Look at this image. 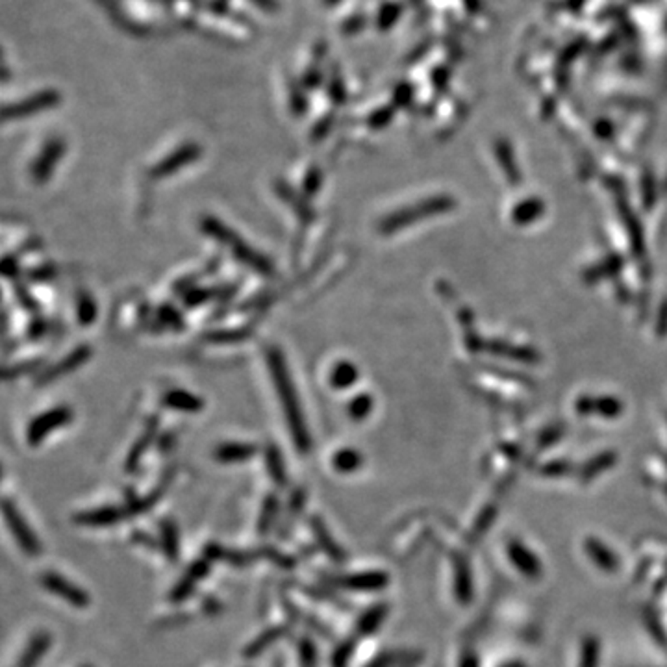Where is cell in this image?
Wrapping results in <instances>:
<instances>
[{
    "instance_id": "6da1fadb",
    "label": "cell",
    "mask_w": 667,
    "mask_h": 667,
    "mask_svg": "<svg viewBox=\"0 0 667 667\" xmlns=\"http://www.w3.org/2000/svg\"><path fill=\"white\" fill-rule=\"evenodd\" d=\"M269 363L271 371H273L274 384H276V391H278L280 395V403H282V408H284L285 412V419H288L291 434H293V440H295L297 447H299L302 452H306V450L310 449V438H308V430H306L304 417H302V412H300L299 398H297L293 384H291L290 372H288V368H285L284 358L280 356L278 352L273 351L269 354Z\"/></svg>"
},
{
    "instance_id": "7a4b0ae2",
    "label": "cell",
    "mask_w": 667,
    "mask_h": 667,
    "mask_svg": "<svg viewBox=\"0 0 667 667\" xmlns=\"http://www.w3.org/2000/svg\"><path fill=\"white\" fill-rule=\"evenodd\" d=\"M2 513H4L6 525H8V528H10L11 534H13V538L17 539L19 547H21L26 554H30V556L41 554V544H39V539L36 538L34 530L28 527V523L22 518V513L17 510L15 504H11L10 501L2 502Z\"/></svg>"
},
{
    "instance_id": "3957f363",
    "label": "cell",
    "mask_w": 667,
    "mask_h": 667,
    "mask_svg": "<svg viewBox=\"0 0 667 667\" xmlns=\"http://www.w3.org/2000/svg\"><path fill=\"white\" fill-rule=\"evenodd\" d=\"M71 419H73V414H71V410L69 408L50 410V412L41 414L39 417H36V419L28 424V430H26V440H28V443L32 445L41 443L45 438H48V436L54 432V430L60 429V426H65V424H67Z\"/></svg>"
},
{
    "instance_id": "277c9868",
    "label": "cell",
    "mask_w": 667,
    "mask_h": 667,
    "mask_svg": "<svg viewBox=\"0 0 667 667\" xmlns=\"http://www.w3.org/2000/svg\"><path fill=\"white\" fill-rule=\"evenodd\" d=\"M41 584L43 588H47L50 593H54L56 597H62L65 602L69 605L78 606V608H86V606L91 602L89 599V595L82 590V588H78L76 584L73 582H69L65 577L58 573H45L41 574Z\"/></svg>"
},
{
    "instance_id": "5b68a950",
    "label": "cell",
    "mask_w": 667,
    "mask_h": 667,
    "mask_svg": "<svg viewBox=\"0 0 667 667\" xmlns=\"http://www.w3.org/2000/svg\"><path fill=\"white\" fill-rule=\"evenodd\" d=\"M58 93L54 91H45V93H37L34 95L32 99H26L22 102L15 104V106H8L0 112V117L4 121L10 119H21V117H26V115L37 114V112H43V109H48L52 106H56L58 102Z\"/></svg>"
},
{
    "instance_id": "8992f818",
    "label": "cell",
    "mask_w": 667,
    "mask_h": 667,
    "mask_svg": "<svg viewBox=\"0 0 667 667\" xmlns=\"http://www.w3.org/2000/svg\"><path fill=\"white\" fill-rule=\"evenodd\" d=\"M343 588L346 590H356V591H375L382 590L388 586V574L380 573V571H368V573L360 574H349L343 579L337 580Z\"/></svg>"
},
{
    "instance_id": "52a82bcc",
    "label": "cell",
    "mask_w": 667,
    "mask_h": 667,
    "mask_svg": "<svg viewBox=\"0 0 667 667\" xmlns=\"http://www.w3.org/2000/svg\"><path fill=\"white\" fill-rule=\"evenodd\" d=\"M208 571H210V560H201V562H197V564H193L191 567L186 571L184 579L175 586V590H173L171 593V599L173 600L186 599L187 595L191 593V591L197 588L198 582L206 577Z\"/></svg>"
},
{
    "instance_id": "ba28073f",
    "label": "cell",
    "mask_w": 667,
    "mask_h": 667,
    "mask_svg": "<svg viewBox=\"0 0 667 667\" xmlns=\"http://www.w3.org/2000/svg\"><path fill=\"white\" fill-rule=\"evenodd\" d=\"M52 638L48 632H39L36 636L32 638V642L28 643V647L25 649V652L19 658V662H17V667H36L39 663L47 651L50 649Z\"/></svg>"
},
{
    "instance_id": "9c48e42d",
    "label": "cell",
    "mask_w": 667,
    "mask_h": 667,
    "mask_svg": "<svg viewBox=\"0 0 667 667\" xmlns=\"http://www.w3.org/2000/svg\"><path fill=\"white\" fill-rule=\"evenodd\" d=\"M63 154V143L62 141H52L50 145L47 147V150L43 152L39 158H37L36 166L32 169V175L36 178V182H45L48 178V175L54 169V161L58 158H62Z\"/></svg>"
},
{
    "instance_id": "30bf717a",
    "label": "cell",
    "mask_w": 667,
    "mask_h": 667,
    "mask_svg": "<svg viewBox=\"0 0 667 667\" xmlns=\"http://www.w3.org/2000/svg\"><path fill=\"white\" fill-rule=\"evenodd\" d=\"M119 521H123V512L119 508H99V510L82 512L76 516V523L88 525V527H109Z\"/></svg>"
},
{
    "instance_id": "8fae6325",
    "label": "cell",
    "mask_w": 667,
    "mask_h": 667,
    "mask_svg": "<svg viewBox=\"0 0 667 667\" xmlns=\"http://www.w3.org/2000/svg\"><path fill=\"white\" fill-rule=\"evenodd\" d=\"M197 154H198L197 147H187V149L178 150V152H175V154L169 156L166 161H161V166L156 167L154 171H152V175H154V176L171 175V173H175L176 169H182V167L186 166L187 161L195 160V158H197Z\"/></svg>"
},
{
    "instance_id": "7c38bea8",
    "label": "cell",
    "mask_w": 667,
    "mask_h": 667,
    "mask_svg": "<svg viewBox=\"0 0 667 667\" xmlns=\"http://www.w3.org/2000/svg\"><path fill=\"white\" fill-rule=\"evenodd\" d=\"M256 449H254L252 445H243V443H230V445H222L215 450V458L219 461H224V464H236V461H245L248 460L250 456H254Z\"/></svg>"
},
{
    "instance_id": "4fadbf2b",
    "label": "cell",
    "mask_w": 667,
    "mask_h": 667,
    "mask_svg": "<svg viewBox=\"0 0 667 667\" xmlns=\"http://www.w3.org/2000/svg\"><path fill=\"white\" fill-rule=\"evenodd\" d=\"M311 528H314V532H316V538H317V541H319V545H321L323 548H325L326 551V554H328V556H330L332 560H336V562H339V560H343L345 558V554H343V551L339 547H337V544L336 541H334V539L330 538V534H328V530H326V527L325 525H323L321 521H319V519H314V521H311Z\"/></svg>"
},
{
    "instance_id": "5bb4252c",
    "label": "cell",
    "mask_w": 667,
    "mask_h": 667,
    "mask_svg": "<svg viewBox=\"0 0 667 667\" xmlns=\"http://www.w3.org/2000/svg\"><path fill=\"white\" fill-rule=\"evenodd\" d=\"M386 614H388V608H386L384 605H378V606H375V608H371V610H368L362 616L360 623H358V632H360L362 636L375 632L378 626L382 625V621H384V617H386Z\"/></svg>"
},
{
    "instance_id": "9a60e30c",
    "label": "cell",
    "mask_w": 667,
    "mask_h": 667,
    "mask_svg": "<svg viewBox=\"0 0 667 667\" xmlns=\"http://www.w3.org/2000/svg\"><path fill=\"white\" fill-rule=\"evenodd\" d=\"M282 634H284V631H282L280 626H276V628H269V631L264 632V634H262V636H260L256 642L250 643V645L247 647V651H245V656H247V658L260 656V654H262V652H264L267 647H271L274 642H276V640H280V638H282Z\"/></svg>"
},
{
    "instance_id": "2e32d148",
    "label": "cell",
    "mask_w": 667,
    "mask_h": 667,
    "mask_svg": "<svg viewBox=\"0 0 667 667\" xmlns=\"http://www.w3.org/2000/svg\"><path fill=\"white\" fill-rule=\"evenodd\" d=\"M334 467H336V471H339V473H352V471L362 467V456H360V452H356V450H339V452L334 456Z\"/></svg>"
},
{
    "instance_id": "e0dca14e",
    "label": "cell",
    "mask_w": 667,
    "mask_h": 667,
    "mask_svg": "<svg viewBox=\"0 0 667 667\" xmlns=\"http://www.w3.org/2000/svg\"><path fill=\"white\" fill-rule=\"evenodd\" d=\"M161 539H163V548H166L167 556L171 560H175L178 556V534H176V528L171 521H163L161 523Z\"/></svg>"
},
{
    "instance_id": "ac0fdd59",
    "label": "cell",
    "mask_w": 667,
    "mask_h": 667,
    "mask_svg": "<svg viewBox=\"0 0 667 667\" xmlns=\"http://www.w3.org/2000/svg\"><path fill=\"white\" fill-rule=\"evenodd\" d=\"M167 404L173 406V408L178 410H187V412H195L202 406L201 400L197 397H193L189 393H184V391H173V393L167 395Z\"/></svg>"
},
{
    "instance_id": "d6986e66",
    "label": "cell",
    "mask_w": 667,
    "mask_h": 667,
    "mask_svg": "<svg viewBox=\"0 0 667 667\" xmlns=\"http://www.w3.org/2000/svg\"><path fill=\"white\" fill-rule=\"evenodd\" d=\"M358 378V371L352 368L351 363H339L336 365L334 372H332V384L334 388H349L354 380Z\"/></svg>"
},
{
    "instance_id": "ffe728a7",
    "label": "cell",
    "mask_w": 667,
    "mask_h": 667,
    "mask_svg": "<svg viewBox=\"0 0 667 667\" xmlns=\"http://www.w3.org/2000/svg\"><path fill=\"white\" fill-rule=\"evenodd\" d=\"M276 510H278V501H276L274 497H269V499L265 501L264 512H262V516H260V523H258L260 532H262V534L267 532V530L273 527L274 516H276Z\"/></svg>"
},
{
    "instance_id": "44dd1931",
    "label": "cell",
    "mask_w": 667,
    "mask_h": 667,
    "mask_svg": "<svg viewBox=\"0 0 667 667\" xmlns=\"http://www.w3.org/2000/svg\"><path fill=\"white\" fill-rule=\"evenodd\" d=\"M267 466H269L273 480L276 482V484H284L285 482L284 464H282V458H280L278 450L276 449H269V452H267Z\"/></svg>"
},
{
    "instance_id": "7402d4cb",
    "label": "cell",
    "mask_w": 667,
    "mask_h": 667,
    "mask_svg": "<svg viewBox=\"0 0 667 667\" xmlns=\"http://www.w3.org/2000/svg\"><path fill=\"white\" fill-rule=\"evenodd\" d=\"M371 406H372L371 398L360 397L356 403L351 406V417H352V419H363V417L368 415L369 410H371Z\"/></svg>"
},
{
    "instance_id": "603a6c76",
    "label": "cell",
    "mask_w": 667,
    "mask_h": 667,
    "mask_svg": "<svg viewBox=\"0 0 667 667\" xmlns=\"http://www.w3.org/2000/svg\"><path fill=\"white\" fill-rule=\"evenodd\" d=\"M300 658H302V663L304 667H314L316 666V647L311 645L310 642H302L300 643Z\"/></svg>"
},
{
    "instance_id": "cb8c5ba5",
    "label": "cell",
    "mask_w": 667,
    "mask_h": 667,
    "mask_svg": "<svg viewBox=\"0 0 667 667\" xmlns=\"http://www.w3.org/2000/svg\"><path fill=\"white\" fill-rule=\"evenodd\" d=\"M0 58H2V48H0Z\"/></svg>"
},
{
    "instance_id": "d4e9b609",
    "label": "cell",
    "mask_w": 667,
    "mask_h": 667,
    "mask_svg": "<svg viewBox=\"0 0 667 667\" xmlns=\"http://www.w3.org/2000/svg\"><path fill=\"white\" fill-rule=\"evenodd\" d=\"M83 667H91V666H83Z\"/></svg>"
}]
</instances>
